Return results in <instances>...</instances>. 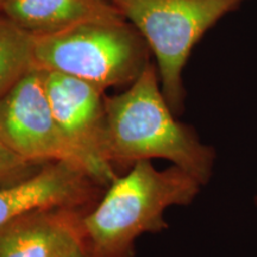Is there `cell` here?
<instances>
[{
	"label": "cell",
	"mask_w": 257,
	"mask_h": 257,
	"mask_svg": "<svg viewBox=\"0 0 257 257\" xmlns=\"http://www.w3.org/2000/svg\"><path fill=\"white\" fill-rule=\"evenodd\" d=\"M101 187L82 167L67 161L48 162L30 179L0 188V227L41 208L82 210Z\"/></svg>",
	"instance_id": "cell-7"
},
{
	"label": "cell",
	"mask_w": 257,
	"mask_h": 257,
	"mask_svg": "<svg viewBox=\"0 0 257 257\" xmlns=\"http://www.w3.org/2000/svg\"><path fill=\"white\" fill-rule=\"evenodd\" d=\"M59 257H96L94 253L92 252V250L88 248V245L86 244L85 239H82L81 242L72 246L69 250H67L66 252H63L62 255Z\"/></svg>",
	"instance_id": "cell-12"
},
{
	"label": "cell",
	"mask_w": 257,
	"mask_h": 257,
	"mask_svg": "<svg viewBox=\"0 0 257 257\" xmlns=\"http://www.w3.org/2000/svg\"><path fill=\"white\" fill-rule=\"evenodd\" d=\"M106 150L110 163L133 166L141 160L166 159L206 185L216 152L189 125L176 119L150 62L126 91L106 96Z\"/></svg>",
	"instance_id": "cell-1"
},
{
	"label": "cell",
	"mask_w": 257,
	"mask_h": 257,
	"mask_svg": "<svg viewBox=\"0 0 257 257\" xmlns=\"http://www.w3.org/2000/svg\"><path fill=\"white\" fill-rule=\"evenodd\" d=\"M35 37V36H34ZM149 46L126 19L96 21L35 37V66L106 91L134 83L150 63Z\"/></svg>",
	"instance_id": "cell-3"
},
{
	"label": "cell",
	"mask_w": 257,
	"mask_h": 257,
	"mask_svg": "<svg viewBox=\"0 0 257 257\" xmlns=\"http://www.w3.org/2000/svg\"><path fill=\"white\" fill-rule=\"evenodd\" d=\"M44 165L31 162L18 155L0 138V188L10 187L30 179Z\"/></svg>",
	"instance_id": "cell-11"
},
{
	"label": "cell",
	"mask_w": 257,
	"mask_h": 257,
	"mask_svg": "<svg viewBox=\"0 0 257 257\" xmlns=\"http://www.w3.org/2000/svg\"><path fill=\"white\" fill-rule=\"evenodd\" d=\"M140 31L157 62L160 85L175 115L184 110L182 72L193 48L246 0H110Z\"/></svg>",
	"instance_id": "cell-4"
},
{
	"label": "cell",
	"mask_w": 257,
	"mask_h": 257,
	"mask_svg": "<svg viewBox=\"0 0 257 257\" xmlns=\"http://www.w3.org/2000/svg\"><path fill=\"white\" fill-rule=\"evenodd\" d=\"M44 70V69H43ZM48 100L57 125L102 187L118 175L106 150L105 91L66 74L44 70Z\"/></svg>",
	"instance_id": "cell-6"
},
{
	"label": "cell",
	"mask_w": 257,
	"mask_h": 257,
	"mask_svg": "<svg viewBox=\"0 0 257 257\" xmlns=\"http://www.w3.org/2000/svg\"><path fill=\"white\" fill-rule=\"evenodd\" d=\"M6 2H8V0H0V6H2L3 4H5Z\"/></svg>",
	"instance_id": "cell-13"
},
{
	"label": "cell",
	"mask_w": 257,
	"mask_h": 257,
	"mask_svg": "<svg viewBox=\"0 0 257 257\" xmlns=\"http://www.w3.org/2000/svg\"><path fill=\"white\" fill-rule=\"evenodd\" d=\"M0 138L31 162L44 165L67 161L82 167L89 174L85 160L54 118L44 70L37 67L29 70L0 98Z\"/></svg>",
	"instance_id": "cell-5"
},
{
	"label": "cell",
	"mask_w": 257,
	"mask_h": 257,
	"mask_svg": "<svg viewBox=\"0 0 257 257\" xmlns=\"http://www.w3.org/2000/svg\"><path fill=\"white\" fill-rule=\"evenodd\" d=\"M0 12L35 37L88 22L125 19L110 0H8Z\"/></svg>",
	"instance_id": "cell-9"
},
{
	"label": "cell",
	"mask_w": 257,
	"mask_h": 257,
	"mask_svg": "<svg viewBox=\"0 0 257 257\" xmlns=\"http://www.w3.org/2000/svg\"><path fill=\"white\" fill-rule=\"evenodd\" d=\"M35 66V37L0 12V98Z\"/></svg>",
	"instance_id": "cell-10"
},
{
	"label": "cell",
	"mask_w": 257,
	"mask_h": 257,
	"mask_svg": "<svg viewBox=\"0 0 257 257\" xmlns=\"http://www.w3.org/2000/svg\"><path fill=\"white\" fill-rule=\"evenodd\" d=\"M83 213L51 207L16 218L0 227V257H59L83 239Z\"/></svg>",
	"instance_id": "cell-8"
},
{
	"label": "cell",
	"mask_w": 257,
	"mask_h": 257,
	"mask_svg": "<svg viewBox=\"0 0 257 257\" xmlns=\"http://www.w3.org/2000/svg\"><path fill=\"white\" fill-rule=\"evenodd\" d=\"M200 187L179 167L159 170L150 160L137 161L108 186L93 210L83 213V239L96 257H134L138 237L167 229V208L191 204Z\"/></svg>",
	"instance_id": "cell-2"
}]
</instances>
